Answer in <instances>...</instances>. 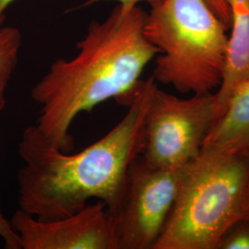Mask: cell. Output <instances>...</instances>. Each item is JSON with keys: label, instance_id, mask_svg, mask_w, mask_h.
I'll list each match as a JSON object with an SVG mask.
<instances>
[{"label": "cell", "instance_id": "2e32d148", "mask_svg": "<svg viewBox=\"0 0 249 249\" xmlns=\"http://www.w3.org/2000/svg\"><path fill=\"white\" fill-rule=\"evenodd\" d=\"M244 220L249 221V176L246 188V196H245V217Z\"/></svg>", "mask_w": 249, "mask_h": 249}, {"label": "cell", "instance_id": "30bf717a", "mask_svg": "<svg viewBox=\"0 0 249 249\" xmlns=\"http://www.w3.org/2000/svg\"><path fill=\"white\" fill-rule=\"evenodd\" d=\"M20 47L21 34L18 29L14 27L0 29V112L7 106V88L18 65Z\"/></svg>", "mask_w": 249, "mask_h": 249}, {"label": "cell", "instance_id": "7a4b0ae2", "mask_svg": "<svg viewBox=\"0 0 249 249\" xmlns=\"http://www.w3.org/2000/svg\"><path fill=\"white\" fill-rule=\"evenodd\" d=\"M147 15L118 5L104 21L90 23L71 59H57L32 89L37 128L55 148L69 152L76 117L115 99L127 106L145 68L159 50L144 35Z\"/></svg>", "mask_w": 249, "mask_h": 249}, {"label": "cell", "instance_id": "7c38bea8", "mask_svg": "<svg viewBox=\"0 0 249 249\" xmlns=\"http://www.w3.org/2000/svg\"><path fill=\"white\" fill-rule=\"evenodd\" d=\"M0 239L3 241L4 248L7 249H21L20 241L17 232L14 231L10 221L6 218L1 206L0 195Z\"/></svg>", "mask_w": 249, "mask_h": 249}, {"label": "cell", "instance_id": "52a82bcc", "mask_svg": "<svg viewBox=\"0 0 249 249\" xmlns=\"http://www.w3.org/2000/svg\"><path fill=\"white\" fill-rule=\"evenodd\" d=\"M9 221L21 249H118L116 219L100 200L50 221L18 209Z\"/></svg>", "mask_w": 249, "mask_h": 249}, {"label": "cell", "instance_id": "ba28073f", "mask_svg": "<svg viewBox=\"0 0 249 249\" xmlns=\"http://www.w3.org/2000/svg\"><path fill=\"white\" fill-rule=\"evenodd\" d=\"M231 12V35L228 37L223 78L214 93L216 119L229 99L249 80V0H227Z\"/></svg>", "mask_w": 249, "mask_h": 249}, {"label": "cell", "instance_id": "5bb4252c", "mask_svg": "<svg viewBox=\"0 0 249 249\" xmlns=\"http://www.w3.org/2000/svg\"><path fill=\"white\" fill-rule=\"evenodd\" d=\"M105 1H116L118 3V5H121L122 7L126 8V9H131L136 6H139L141 3H146L148 4L151 8L157 5L160 0H88L86 3H84V7H87L89 5L99 3V2H105Z\"/></svg>", "mask_w": 249, "mask_h": 249}, {"label": "cell", "instance_id": "8fae6325", "mask_svg": "<svg viewBox=\"0 0 249 249\" xmlns=\"http://www.w3.org/2000/svg\"><path fill=\"white\" fill-rule=\"evenodd\" d=\"M218 249H249V221L242 220L231 227Z\"/></svg>", "mask_w": 249, "mask_h": 249}, {"label": "cell", "instance_id": "9a60e30c", "mask_svg": "<svg viewBox=\"0 0 249 249\" xmlns=\"http://www.w3.org/2000/svg\"><path fill=\"white\" fill-rule=\"evenodd\" d=\"M16 0H0V26L4 23L6 18V10Z\"/></svg>", "mask_w": 249, "mask_h": 249}, {"label": "cell", "instance_id": "6da1fadb", "mask_svg": "<svg viewBox=\"0 0 249 249\" xmlns=\"http://www.w3.org/2000/svg\"><path fill=\"white\" fill-rule=\"evenodd\" d=\"M153 77L141 80L124 117L97 142L77 153L55 148L36 124L18 142L23 165L17 173L19 209L42 221L75 213L91 199L103 201L115 219L124 198L127 172L142 151Z\"/></svg>", "mask_w": 249, "mask_h": 249}, {"label": "cell", "instance_id": "9c48e42d", "mask_svg": "<svg viewBox=\"0 0 249 249\" xmlns=\"http://www.w3.org/2000/svg\"><path fill=\"white\" fill-rule=\"evenodd\" d=\"M202 148L249 158V80L229 99L207 135Z\"/></svg>", "mask_w": 249, "mask_h": 249}, {"label": "cell", "instance_id": "4fadbf2b", "mask_svg": "<svg viewBox=\"0 0 249 249\" xmlns=\"http://www.w3.org/2000/svg\"><path fill=\"white\" fill-rule=\"evenodd\" d=\"M216 16L228 29L231 26V12L227 0H205Z\"/></svg>", "mask_w": 249, "mask_h": 249}, {"label": "cell", "instance_id": "5b68a950", "mask_svg": "<svg viewBox=\"0 0 249 249\" xmlns=\"http://www.w3.org/2000/svg\"><path fill=\"white\" fill-rule=\"evenodd\" d=\"M215 120L212 92L179 98L156 84L145 119L141 157L153 166L184 167L200 154Z\"/></svg>", "mask_w": 249, "mask_h": 249}, {"label": "cell", "instance_id": "8992f818", "mask_svg": "<svg viewBox=\"0 0 249 249\" xmlns=\"http://www.w3.org/2000/svg\"><path fill=\"white\" fill-rule=\"evenodd\" d=\"M184 169L153 166L141 156L131 163L116 218L118 249H153L178 197Z\"/></svg>", "mask_w": 249, "mask_h": 249}, {"label": "cell", "instance_id": "3957f363", "mask_svg": "<svg viewBox=\"0 0 249 249\" xmlns=\"http://www.w3.org/2000/svg\"><path fill=\"white\" fill-rule=\"evenodd\" d=\"M249 158L202 148L185 166L178 197L153 249H218L245 217Z\"/></svg>", "mask_w": 249, "mask_h": 249}, {"label": "cell", "instance_id": "277c9868", "mask_svg": "<svg viewBox=\"0 0 249 249\" xmlns=\"http://www.w3.org/2000/svg\"><path fill=\"white\" fill-rule=\"evenodd\" d=\"M228 28L205 0H160L147 15L144 35L159 50L152 77L182 93L218 89Z\"/></svg>", "mask_w": 249, "mask_h": 249}]
</instances>
